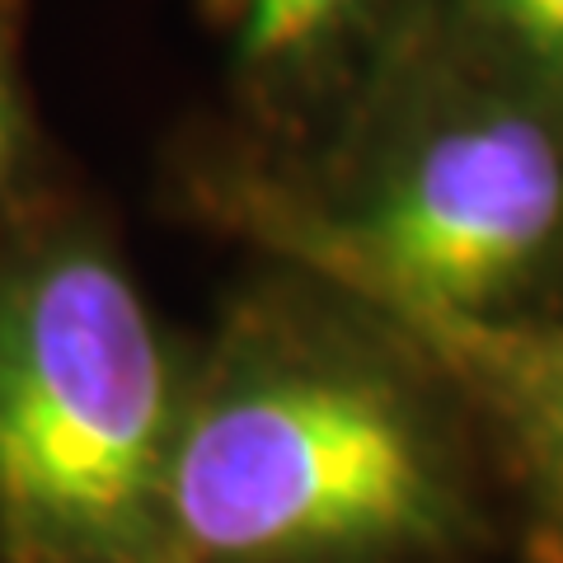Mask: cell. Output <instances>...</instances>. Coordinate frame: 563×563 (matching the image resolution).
Masks as SVG:
<instances>
[{
    "label": "cell",
    "mask_w": 563,
    "mask_h": 563,
    "mask_svg": "<svg viewBox=\"0 0 563 563\" xmlns=\"http://www.w3.org/2000/svg\"><path fill=\"white\" fill-rule=\"evenodd\" d=\"M188 399L109 244L62 231L0 263V540L24 563H151Z\"/></svg>",
    "instance_id": "6da1fadb"
},
{
    "label": "cell",
    "mask_w": 563,
    "mask_h": 563,
    "mask_svg": "<svg viewBox=\"0 0 563 563\" xmlns=\"http://www.w3.org/2000/svg\"><path fill=\"white\" fill-rule=\"evenodd\" d=\"M442 451L404 385L347 357H263L188 404L169 550L202 563H333L432 540Z\"/></svg>",
    "instance_id": "7a4b0ae2"
},
{
    "label": "cell",
    "mask_w": 563,
    "mask_h": 563,
    "mask_svg": "<svg viewBox=\"0 0 563 563\" xmlns=\"http://www.w3.org/2000/svg\"><path fill=\"white\" fill-rule=\"evenodd\" d=\"M296 244L404 320H512L563 263V118L484 85L404 132L343 217Z\"/></svg>",
    "instance_id": "3957f363"
},
{
    "label": "cell",
    "mask_w": 563,
    "mask_h": 563,
    "mask_svg": "<svg viewBox=\"0 0 563 563\" xmlns=\"http://www.w3.org/2000/svg\"><path fill=\"white\" fill-rule=\"evenodd\" d=\"M484 409L563 507V324L404 320Z\"/></svg>",
    "instance_id": "277c9868"
},
{
    "label": "cell",
    "mask_w": 563,
    "mask_h": 563,
    "mask_svg": "<svg viewBox=\"0 0 563 563\" xmlns=\"http://www.w3.org/2000/svg\"><path fill=\"white\" fill-rule=\"evenodd\" d=\"M202 10L254 95L301 99L352 62L385 0H202Z\"/></svg>",
    "instance_id": "5b68a950"
},
{
    "label": "cell",
    "mask_w": 563,
    "mask_h": 563,
    "mask_svg": "<svg viewBox=\"0 0 563 563\" xmlns=\"http://www.w3.org/2000/svg\"><path fill=\"white\" fill-rule=\"evenodd\" d=\"M446 24L488 85L517 90L563 118V0H442Z\"/></svg>",
    "instance_id": "8992f818"
},
{
    "label": "cell",
    "mask_w": 563,
    "mask_h": 563,
    "mask_svg": "<svg viewBox=\"0 0 563 563\" xmlns=\"http://www.w3.org/2000/svg\"><path fill=\"white\" fill-rule=\"evenodd\" d=\"M20 146H24V109H20V85H14L10 29H5V14H0V192L14 179Z\"/></svg>",
    "instance_id": "52a82bcc"
}]
</instances>
